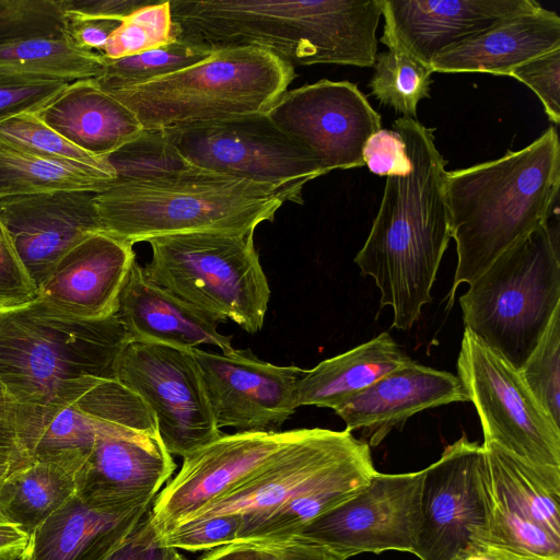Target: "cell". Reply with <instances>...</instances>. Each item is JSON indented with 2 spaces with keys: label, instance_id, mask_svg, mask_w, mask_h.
<instances>
[{
  "label": "cell",
  "instance_id": "obj_39",
  "mask_svg": "<svg viewBox=\"0 0 560 560\" xmlns=\"http://www.w3.org/2000/svg\"><path fill=\"white\" fill-rule=\"evenodd\" d=\"M178 38L168 1H152L126 16L100 52L119 59L164 46Z\"/></svg>",
  "mask_w": 560,
  "mask_h": 560
},
{
  "label": "cell",
  "instance_id": "obj_52",
  "mask_svg": "<svg viewBox=\"0 0 560 560\" xmlns=\"http://www.w3.org/2000/svg\"><path fill=\"white\" fill-rule=\"evenodd\" d=\"M31 537L0 513V559L21 560Z\"/></svg>",
  "mask_w": 560,
  "mask_h": 560
},
{
  "label": "cell",
  "instance_id": "obj_53",
  "mask_svg": "<svg viewBox=\"0 0 560 560\" xmlns=\"http://www.w3.org/2000/svg\"><path fill=\"white\" fill-rule=\"evenodd\" d=\"M200 560H259V557L250 542H233L209 550Z\"/></svg>",
  "mask_w": 560,
  "mask_h": 560
},
{
  "label": "cell",
  "instance_id": "obj_6",
  "mask_svg": "<svg viewBox=\"0 0 560 560\" xmlns=\"http://www.w3.org/2000/svg\"><path fill=\"white\" fill-rule=\"evenodd\" d=\"M295 75L294 67L267 50L232 47L108 93L136 114L143 129H166L266 113Z\"/></svg>",
  "mask_w": 560,
  "mask_h": 560
},
{
  "label": "cell",
  "instance_id": "obj_25",
  "mask_svg": "<svg viewBox=\"0 0 560 560\" xmlns=\"http://www.w3.org/2000/svg\"><path fill=\"white\" fill-rule=\"evenodd\" d=\"M560 48V18L541 5L505 19L440 54L432 72L510 75L522 63Z\"/></svg>",
  "mask_w": 560,
  "mask_h": 560
},
{
  "label": "cell",
  "instance_id": "obj_18",
  "mask_svg": "<svg viewBox=\"0 0 560 560\" xmlns=\"http://www.w3.org/2000/svg\"><path fill=\"white\" fill-rule=\"evenodd\" d=\"M94 194L59 190L0 199V222L37 290L69 249L103 232Z\"/></svg>",
  "mask_w": 560,
  "mask_h": 560
},
{
  "label": "cell",
  "instance_id": "obj_7",
  "mask_svg": "<svg viewBox=\"0 0 560 560\" xmlns=\"http://www.w3.org/2000/svg\"><path fill=\"white\" fill-rule=\"evenodd\" d=\"M550 220L500 255L459 298L465 329L516 370L560 307L559 228Z\"/></svg>",
  "mask_w": 560,
  "mask_h": 560
},
{
  "label": "cell",
  "instance_id": "obj_21",
  "mask_svg": "<svg viewBox=\"0 0 560 560\" xmlns=\"http://www.w3.org/2000/svg\"><path fill=\"white\" fill-rule=\"evenodd\" d=\"M135 260L132 244L105 232L91 234L58 260L36 298L79 318L113 316Z\"/></svg>",
  "mask_w": 560,
  "mask_h": 560
},
{
  "label": "cell",
  "instance_id": "obj_56",
  "mask_svg": "<svg viewBox=\"0 0 560 560\" xmlns=\"http://www.w3.org/2000/svg\"><path fill=\"white\" fill-rule=\"evenodd\" d=\"M7 397L3 386L0 383V399Z\"/></svg>",
  "mask_w": 560,
  "mask_h": 560
},
{
  "label": "cell",
  "instance_id": "obj_51",
  "mask_svg": "<svg viewBox=\"0 0 560 560\" xmlns=\"http://www.w3.org/2000/svg\"><path fill=\"white\" fill-rule=\"evenodd\" d=\"M18 438L15 402L8 397L0 399V464L26 462Z\"/></svg>",
  "mask_w": 560,
  "mask_h": 560
},
{
  "label": "cell",
  "instance_id": "obj_15",
  "mask_svg": "<svg viewBox=\"0 0 560 560\" xmlns=\"http://www.w3.org/2000/svg\"><path fill=\"white\" fill-rule=\"evenodd\" d=\"M266 114L328 173L365 166L364 144L382 129L380 114L349 81L323 79L285 91Z\"/></svg>",
  "mask_w": 560,
  "mask_h": 560
},
{
  "label": "cell",
  "instance_id": "obj_28",
  "mask_svg": "<svg viewBox=\"0 0 560 560\" xmlns=\"http://www.w3.org/2000/svg\"><path fill=\"white\" fill-rule=\"evenodd\" d=\"M491 488L511 509L560 538V468L524 460L485 443Z\"/></svg>",
  "mask_w": 560,
  "mask_h": 560
},
{
  "label": "cell",
  "instance_id": "obj_48",
  "mask_svg": "<svg viewBox=\"0 0 560 560\" xmlns=\"http://www.w3.org/2000/svg\"><path fill=\"white\" fill-rule=\"evenodd\" d=\"M248 542L256 548L259 560H342L322 545L299 536Z\"/></svg>",
  "mask_w": 560,
  "mask_h": 560
},
{
  "label": "cell",
  "instance_id": "obj_3",
  "mask_svg": "<svg viewBox=\"0 0 560 560\" xmlns=\"http://www.w3.org/2000/svg\"><path fill=\"white\" fill-rule=\"evenodd\" d=\"M559 186L560 140L553 126L523 149L446 173L445 197L457 253L447 311L460 284L471 283L552 218Z\"/></svg>",
  "mask_w": 560,
  "mask_h": 560
},
{
  "label": "cell",
  "instance_id": "obj_11",
  "mask_svg": "<svg viewBox=\"0 0 560 560\" xmlns=\"http://www.w3.org/2000/svg\"><path fill=\"white\" fill-rule=\"evenodd\" d=\"M457 371L478 412L485 443L532 464L560 468V427L537 402L518 370L468 329Z\"/></svg>",
  "mask_w": 560,
  "mask_h": 560
},
{
  "label": "cell",
  "instance_id": "obj_1",
  "mask_svg": "<svg viewBox=\"0 0 560 560\" xmlns=\"http://www.w3.org/2000/svg\"><path fill=\"white\" fill-rule=\"evenodd\" d=\"M393 130L405 143L410 170L386 177L378 212L354 262L374 279L381 306L393 308V326L407 330L432 301L431 289L452 238L447 172L433 129L401 116Z\"/></svg>",
  "mask_w": 560,
  "mask_h": 560
},
{
  "label": "cell",
  "instance_id": "obj_31",
  "mask_svg": "<svg viewBox=\"0 0 560 560\" xmlns=\"http://www.w3.org/2000/svg\"><path fill=\"white\" fill-rule=\"evenodd\" d=\"M376 471L372 462L347 469L279 506L242 516L236 542L284 539L361 490Z\"/></svg>",
  "mask_w": 560,
  "mask_h": 560
},
{
  "label": "cell",
  "instance_id": "obj_5",
  "mask_svg": "<svg viewBox=\"0 0 560 560\" xmlns=\"http://www.w3.org/2000/svg\"><path fill=\"white\" fill-rule=\"evenodd\" d=\"M294 198L270 185L196 167L94 194L102 231L130 244L191 232L252 233Z\"/></svg>",
  "mask_w": 560,
  "mask_h": 560
},
{
  "label": "cell",
  "instance_id": "obj_10",
  "mask_svg": "<svg viewBox=\"0 0 560 560\" xmlns=\"http://www.w3.org/2000/svg\"><path fill=\"white\" fill-rule=\"evenodd\" d=\"M419 560H462L488 545L492 489L482 445L464 434L423 469Z\"/></svg>",
  "mask_w": 560,
  "mask_h": 560
},
{
  "label": "cell",
  "instance_id": "obj_44",
  "mask_svg": "<svg viewBox=\"0 0 560 560\" xmlns=\"http://www.w3.org/2000/svg\"><path fill=\"white\" fill-rule=\"evenodd\" d=\"M510 77L527 85L537 95L551 122H560V48L522 63Z\"/></svg>",
  "mask_w": 560,
  "mask_h": 560
},
{
  "label": "cell",
  "instance_id": "obj_40",
  "mask_svg": "<svg viewBox=\"0 0 560 560\" xmlns=\"http://www.w3.org/2000/svg\"><path fill=\"white\" fill-rule=\"evenodd\" d=\"M518 372L544 411L560 427V307Z\"/></svg>",
  "mask_w": 560,
  "mask_h": 560
},
{
  "label": "cell",
  "instance_id": "obj_41",
  "mask_svg": "<svg viewBox=\"0 0 560 560\" xmlns=\"http://www.w3.org/2000/svg\"><path fill=\"white\" fill-rule=\"evenodd\" d=\"M60 0H0V47L31 38H67Z\"/></svg>",
  "mask_w": 560,
  "mask_h": 560
},
{
  "label": "cell",
  "instance_id": "obj_47",
  "mask_svg": "<svg viewBox=\"0 0 560 560\" xmlns=\"http://www.w3.org/2000/svg\"><path fill=\"white\" fill-rule=\"evenodd\" d=\"M177 550L159 544L150 513L129 539L105 560H187Z\"/></svg>",
  "mask_w": 560,
  "mask_h": 560
},
{
  "label": "cell",
  "instance_id": "obj_46",
  "mask_svg": "<svg viewBox=\"0 0 560 560\" xmlns=\"http://www.w3.org/2000/svg\"><path fill=\"white\" fill-rule=\"evenodd\" d=\"M363 160L378 176L405 175L410 170L405 143L395 130L380 129L373 133L364 144Z\"/></svg>",
  "mask_w": 560,
  "mask_h": 560
},
{
  "label": "cell",
  "instance_id": "obj_32",
  "mask_svg": "<svg viewBox=\"0 0 560 560\" xmlns=\"http://www.w3.org/2000/svg\"><path fill=\"white\" fill-rule=\"evenodd\" d=\"M114 180L109 173L44 160L0 142V199L59 190L100 192Z\"/></svg>",
  "mask_w": 560,
  "mask_h": 560
},
{
  "label": "cell",
  "instance_id": "obj_16",
  "mask_svg": "<svg viewBox=\"0 0 560 560\" xmlns=\"http://www.w3.org/2000/svg\"><path fill=\"white\" fill-rule=\"evenodd\" d=\"M218 429L278 432L295 412L302 369L258 359L250 349H192Z\"/></svg>",
  "mask_w": 560,
  "mask_h": 560
},
{
  "label": "cell",
  "instance_id": "obj_37",
  "mask_svg": "<svg viewBox=\"0 0 560 560\" xmlns=\"http://www.w3.org/2000/svg\"><path fill=\"white\" fill-rule=\"evenodd\" d=\"M0 142L44 160L115 173L104 158L93 156L70 143L35 113H23L0 122Z\"/></svg>",
  "mask_w": 560,
  "mask_h": 560
},
{
  "label": "cell",
  "instance_id": "obj_9",
  "mask_svg": "<svg viewBox=\"0 0 560 560\" xmlns=\"http://www.w3.org/2000/svg\"><path fill=\"white\" fill-rule=\"evenodd\" d=\"M191 165L266 184L303 203V186L327 174L318 159L266 113L162 129Z\"/></svg>",
  "mask_w": 560,
  "mask_h": 560
},
{
  "label": "cell",
  "instance_id": "obj_55",
  "mask_svg": "<svg viewBox=\"0 0 560 560\" xmlns=\"http://www.w3.org/2000/svg\"><path fill=\"white\" fill-rule=\"evenodd\" d=\"M26 462H18V463H7V464H0V486L2 482L7 479V477L16 468H20L21 466L25 465Z\"/></svg>",
  "mask_w": 560,
  "mask_h": 560
},
{
  "label": "cell",
  "instance_id": "obj_33",
  "mask_svg": "<svg viewBox=\"0 0 560 560\" xmlns=\"http://www.w3.org/2000/svg\"><path fill=\"white\" fill-rule=\"evenodd\" d=\"M103 56L73 45L68 38L40 37L0 47V71L67 82L94 79Z\"/></svg>",
  "mask_w": 560,
  "mask_h": 560
},
{
  "label": "cell",
  "instance_id": "obj_38",
  "mask_svg": "<svg viewBox=\"0 0 560 560\" xmlns=\"http://www.w3.org/2000/svg\"><path fill=\"white\" fill-rule=\"evenodd\" d=\"M93 419L159 435L156 421L141 398L116 378H101L73 404Z\"/></svg>",
  "mask_w": 560,
  "mask_h": 560
},
{
  "label": "cell",
  "instance_id": "obj_50",
  "mask_svg": "<svg viewBox=\"0 0 560 560\" xmlns=\"http://www.w3.org/2000/svg\"><path fill=\"white\" fill-rule=\"evenodd\" d=\"M119 21L67 16V38L77 47L98 54L118 27Z\"/></svg>",
  "mask_w": 560,
  "mask_h": 560
},
{
  "label": "cell",
  "instance_id": "obj_49",
  "mask_svg": "<svg viewBox=\"0 0 560 560\" xmlns=\"http://www.w3.org/2000/svg\"><path fill=\"white\" fill-rule=\"evenodd\" d=\"M67 16L77 19H101L121 22L137 9L151 0H60Z\"/></svg>",
  "mask_w": 560,
  "mask_h": 560
},
{
  "label": "cell",
  "instance_id": "obj_45",
  "mask_svg": "<svg viewBox=\"0 0 560 560\" xmlns=\"http://www.w3.org/2000/svg\"><path fill=\"white\" fill-rule=\"evenodd\" d=\"M37 289L25 271L11 238L0 222V308L33 301Z\"/></svg>",
  "mask_w": 560,
  "mask_h": 560
},
{
  "label": "cell",
  "instance_id": "obj_2",
  "mask_svg": "<svg viewBox=\"0 0 560 560\" xmlns=\"http://www.w3.org/2000/svg\"><path fill=\"white\" fill-rule=\"evenodd\" d=\"M178 35L211 50L254 47L292 67H373L382 0H170Z\"/></svg>",
  "mask_w": 560,
  "mask_h": 560
},
{
  "label": "cell",
  "instance_id": "obj_29",
  "mask_svg": "<svg viewBox=\"0 0 560 560\" xmlns=\"http://www.w3.org/2000/svg\"><path fill=\"white\" fill-rule=\"evenodd\" d=\"M81 465L30 459L0 486V513L30 537L77 492Z\"/></svg>",
  "mask_w": 560,
  "mask_h": 560
},
{
  "label": "cell",
  "instance_id": "obj_57",
  "mask_svg": "<svg viewBox=\"0 0 560 560\" xmlns=\"http://www.w3.org/2000/svg\"><path fill=\"white\" fill-rule=\"evenodd\" d=\"M0 560H4V559H0Z\"/></svg>",
  "mask_w": 560,
  "mask_h": 560
},
{
  "label": "cell",
  "instance_id": "obj_26",
  "mask_svg": "<svg viewBox=\"0 0 560 560\" xmlns=\"http://www.w3.org/2000/svg\"><path fill=\"white\" fill-rule=\"evenodd\" d=\"M34 113L70 143L97 158L108 155L143 130L136 114L93 79L69 83Z\"/></svg>",
  "mask_w": 560,
  "mask_h": 560
},
{
  "label": "cell",
  "instance_id": "obj_12",
  "mask_svg": "<svg viewBox=\"0 0 560 560\" xmlns=\"http://www.w3.org/2000/svg\"><path fill=\"white\" fill-rule=\"evenodd\" d=\"M116 380L150 409L168 454L185 458L222 434L192 350L128 341L117 359Z\"/></svg>",
  "mask_w": 560,
  "mask_h": 560
},
{
  "label": "cell",
  "instance_id": "obj_20",
  "mask_svg": "<svg viewBox=\"0 0 560 560\" xmlns=\"http://www.w3.org/2000/svg\"><path fill=\"white\" fill-rule=\"evenodd\" d=\"M539 5L534 0H382L381 38L431 68L440 54Z\"/></svg>",
  "mask_w": 560,
  "mask_h": 560
},
{
  "label": "cell",
  "instance_id": "obj_22",
  "mask_svg": "<svg viewBox=\"0 0 560 560\" xmlns=\"http://www.w3.org/2000/svg\"><path fill=\"white\" fill-rule=\"evenodd\" d=\"M457 401H469L458 376L411 360L334 411L347 431L361 430L359 440L373 447L417 412Z\"/></svg>",
  "mask_w": 560,
  "mask_h": 560
},
{
  "label": "cell",
  "instance_id": "obj_13",
  "mask_svg": "<svg viewBox=\"0 0 560 560\" xmlns=\"http://www.w3.org/2000/svg\"><path fill=\"white\" fill-rule=\"evenodd\" d=\"M423 474L375 471L361 490L294 536L322 545L342 560L365 552L413 553L421 524Z\"/></svg>",
  "mask_w": 560,
  "mask_h": 560
},
{
  "label": "cell",
  "instance_id": "obj_23",
  "mask_svg": "<svg viewBox=\"0 0 560 560\" xmlns=\"http://www.w3.org/2000/svg\"><path fill=\"white\" fill-rule=\"evenodd\" d=\"M116 316L129 341L187 350L211 345L224 353L234 350L233 337L218 330L223 319L148 281L137 259L120 290Z\"/></svg>",
  "mask_w": 560,
  "mask_h": 560
},
{
  "label": "cell",
  "instance_id": "obj_36",
  "mask_svg": "<svg viewBox=\"0 0 560 560\" xmlns=\"http://www.w3.org/2000/svg\"><path fill=\"white\" fill-rule=\"evenodd\" d=\"M104 160L115 173L113 185L165 178L196 168L174 148L162 129H143Z\"/></svg>",
  "mask_w": 560,
  "mask_h": 560
},
{
  "label": "cell",
  "instance_id": "obj_34",
  "mask_svg": "<svg viewBox=\"0 0 560 560\" xmlns=\"http://www.w3.org/2000/svg\"><path fill=\"white\" fill-rule=\"evenodd\" d=\"M381 42L387 50L375 57L369 83L371 94L402 117L416 119L420 101L430 97L433 72L393 40L381 38Z\"/></svg>",
  "mask_w": 560,
  "mask_h": 560
},
{
  "label": "cell",
  "instance_id": "obj_27",
  "mask_svg": "<svg viewBox=\"0 0 560 560\" xmlns=\"http://www.w3.org/2000/svg\"><path fill=\"white\" fill-rule=\"evenodd\" d=\"M388 332L304 370L296 384L300 406L335 410L353 395L364 390L384 375L409 363Z\"/></svg>",
  "mask_w": 560,
  "mask_h": 560
},
{
  "label": "cell",
  "instance_id": "obj_19",
  "mask_svg": "<svg viewBox=\"0 0 560 560\" xmlns=\"http://www.w3.org/2000/svg\"><path fill=\"white\" fill-rule=\"evenodd\" d=\"M176 464L159 435L103 423L77 475V492L93 504L131 509L153 502Z\"/></svg>",
  "mask_w": 560,
  "mask_h": 560
},
{
  "label": "cell",
  "instance_id": "obj_8",
  "mask_svg": "<svg viewBox=\"0 0 560 560\" xmlns=\"http://www.w3.org/2000/svg\"><path fill=\"white\" fill-rule=\"evenodd\" d=\"M148 243V281L249 334L262 328L270 289L254 232H191Z\"/></svg>",
  "mask_w": 560,
  "mask_h": 560
},
{
  "label": "cell",
  "instance_id": "obj_43",
  "mask_svg": "<svg viewBox=\"0 0 560 560\" xmlns=\"http://www.w3.org/2000/svg\"><path fill=\"white\" fill-rule=\"evenodd\" d=\"M71 82L0 71V122L37 112Z\"/></svg>",
  "mask_w": 560,
  "mask_h": 560
},
{
  "label": "cell",
  "instance_id": "obj_30",
  "mask_svg": "<svg viewBox=\"0 0 560 560\" xmlns=\"http://www.w3.org/2000/svg\"><path fill=\"white\" fill-rule=\"evenodd\" d=\"M15 422L20 445L30 459L81 466L106 423L73 405L39 408L19 404H15Z\"/></svg>",
  "mask_w": 560,
  "mask_h": 560
},
{
  "label": "cell",
  "instance_id": "obj_42",
  "mask_svg": "<svg viewBox=\"0 0 560 560\" xmlns=\"http://www.w3.org/2000/svg\"><path fill=\"white\" fill-rule=\"evenodd\" d=\"M242 526L238 514L217 515L177 525L156 537L160 545L190 552L209 551L236 542Z\"/></svg>",
  "mask_w": 560,
  "mask_h": 560
},
{
  "label": "cell",
  "instance_id": "obj_54",
  "mask_svg": "<svg viewBox=\"0 0 560 560\" xmlns=\"http://www.w3.org/2000/svg\"><path fill=\"white\" fill-rule=\"evenodd\" d=\"M462 560H514L508 556L502 555L501 552L494 551L488 547L474 551Z\"/></svg>",
  "mask_w": 560,
  "mask_h": 560
},
{
  "label": "cell",
  "instance_id": "obj_17",
  "mask_svg": "<svg viewBox=\"0 0 560 560\" xmlns=\"http://www.w3.org/2000/svg\"><path fill=\"white\" fill-rule=\"evenodd\" d=\"M303 429L278 432H236L218 439L183 458L177 475L156 494L151 524L156 537L185 522L264 465Z\"/></svg>",
  "mask_w": 560,
  "mask_h": 560
},
{
  "label": "cell",
  "instance_id": "obj_4",
  "mask_svg": "<svg viewBox=\"0 0 560 560\" xmlns=\"http://www.w3.org/2000/svg\"><path fill=\"white\" fill-rule=\"evenodd\" d=\"M116 314L84 319L38 298L0 308V383L13 402L72 405L101 378H116L128 342Z\"/></svg>",
  "mask_w": 560,
  "mask_h": 560
},
{
  "label": "cell",
  "instance_id": "obj_35",
  "mask_svg": "<svg viewBox=\"0 0 560 560\" xmlns=\"http://www.w3.org/2000/svg\"><path fill=\"white\" fill-rule=\"evenodd\" d=\"M213 50L180 35L175 42L137 55L108 59L94 78L106 92L118 91L174 73L208 58Z\"/></svg>",
  "mask_w": 560,
  "mask_h": 560
},
{
  "label": "cell",
  "instance_id": "obj_24",
  "mask_svg": "<svg viewBox=\"0 0 560 560\" xmlns=\"http://www.w3.org/2000/svg\"><path fill=\"white\" fill-rule=\"evenodd\" d=\"M152 503L119 509L74 494L33 533L21 560H105L138 529Z\"/></svg>",
  "mask_w": 560,
  "mask_h": 560
},
{
  "label": "cell",
  "instance_id": "obj_14",
  "mask_svg": "<svg viewBox=\"0 0 560 560\" xmlns=\"http://www.w3.org/2000/svg\"><path fill=\"white\" fill-rule=\"evenodd\" d=\"M370 448L347 430L303 429L253 474L182 524L275 509L347 469L372 462Z\"/></svg>",
  "mask_w": 560,
  "mask_h": 560
}]
</instances>
